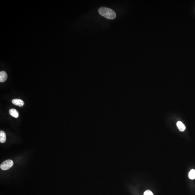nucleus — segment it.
Segmentation results:
<instances>
[{"instance_id": "nucleus-5", "label": "nucleus", "mask_w": 195, "mask_h": 195, "mask_svg": "<svg viewBox=\"0 0 195 195\" xmlns=\"http://www.w3.org/2000/svg\"><path fill=\"white\" fill-rule=\"evenodd\" d=\"M177 126L178 129L180 131L183 132L186 129V127L184 124L181 121H178L176 124Z\"/></svg>"}, {"instance_id": "nucleus-7", "label": "nucleus", "mask_w": 195, "mask_h": 195, "mask_svg": "<svg viewBox=\"0 0 195 195\" xmlns=\"http://www.w3.org/2000/svg\"><path fill=\"white\" fill-rule=\"evenodd\" d=\"M6 140V137L5 132L3 131H1L0 132V142L1 143H4Z\"/></svg>"}, {"instance_id": "nucleus-6", "label": "nucleus", "mask_w": 195, "mask_h": 195, "mask_svg": "<svg viewBox=\"0 0 195 195\" xmlns=\"http://www.w3.org/2000/svg\"><path fill=\"white\" fill-rule=\"evenodd\" d=\"M9 114L12 117L17 118L19 117V113L15 109H11L9 110Z\"/></svg>"}, {"instance_id": "nucleus-4", "label": "nucleus", "mask_w": 195, "mask_h": 195, "mask_svg": "<svg viewBox=\"0 0 195 195\" xmlns=\"http://www.w3.org/2000/svg\"><path fill=\"white\" fill-rule=\"evenodd\" d=\"M7 78V75L5 71H1L0 72V82H5Z\"/></svg>"}, {"instance_id": "nucleus-8", "label": "nucleus", "mask_w": 195, "mask_h": 195, "mask_svg": "<svg viewBox=\"0 0 195 195\" xmlns=\"http://www.w3.org/2000/svg\"><path fill=\"white\" fill-rule=\"evenodd\" d=\"M189 177L190 179L192 180L195 179V170L192 169L190 171L189 173Z\"/></svg>"}, {"instance_id": "nucleus-9", "label": "nucleus", "mask_w": 195, "mask_h": 195, "mask_svg": "<svg viewBox=\"0 0 195 195\" xmlns=\"http://www.w3.org/2000/svg\"><path fill=\"white\" fill-rule=\"evenodd\" d=\"M144 195H154L152 192L150 190H147L144 192Z\"/></svg>"}, {"instance_id": "nucleus-2", "label": "nucleus", "mask_w": 195, "mask_h": 195, "mask_svg": "<svg viewBox=\"0 0 195 195\" xmlns=\"http://www.w3.org/2000/svg\"><path fill=\"white\" fill-rule=\"evenodd\" d=\"M14 165V162L11 160L9 159L4 161L0 165V168L3 170H7L12 167Z\"/></svg>"}, {"instance_id": "nucleus-3", "label": "nucleus", "mask_w": 195, "mask_h": 195, "mask_svg": "<svg viewBox=\"0 0 195 195\" xmlns=\"http://www.w3.org/2000/svg\"><path fill=\"white\" fill-rule=\"evenodd\" d=\"M12 103L14 105L19 107H22L24 105V102L23 100L19 99H15L12 100Z\"/></svg>"}, {"instance_id": "nucleus-1", "label": "nucleus", "mask_w": 195, "mask_h": 195, "mask_svg": "<svg viewBox=\"0 0 195 195\" xmlns=\"http://www.w3.org/2000/svg\"><path fill=\"white\" fill-rule=\"evenodd\" d=\"M99 14L108 19L112 20L116 17L115 12L111 9L106 7H101L98 10Z\"/></svg>"}]
</instances>
